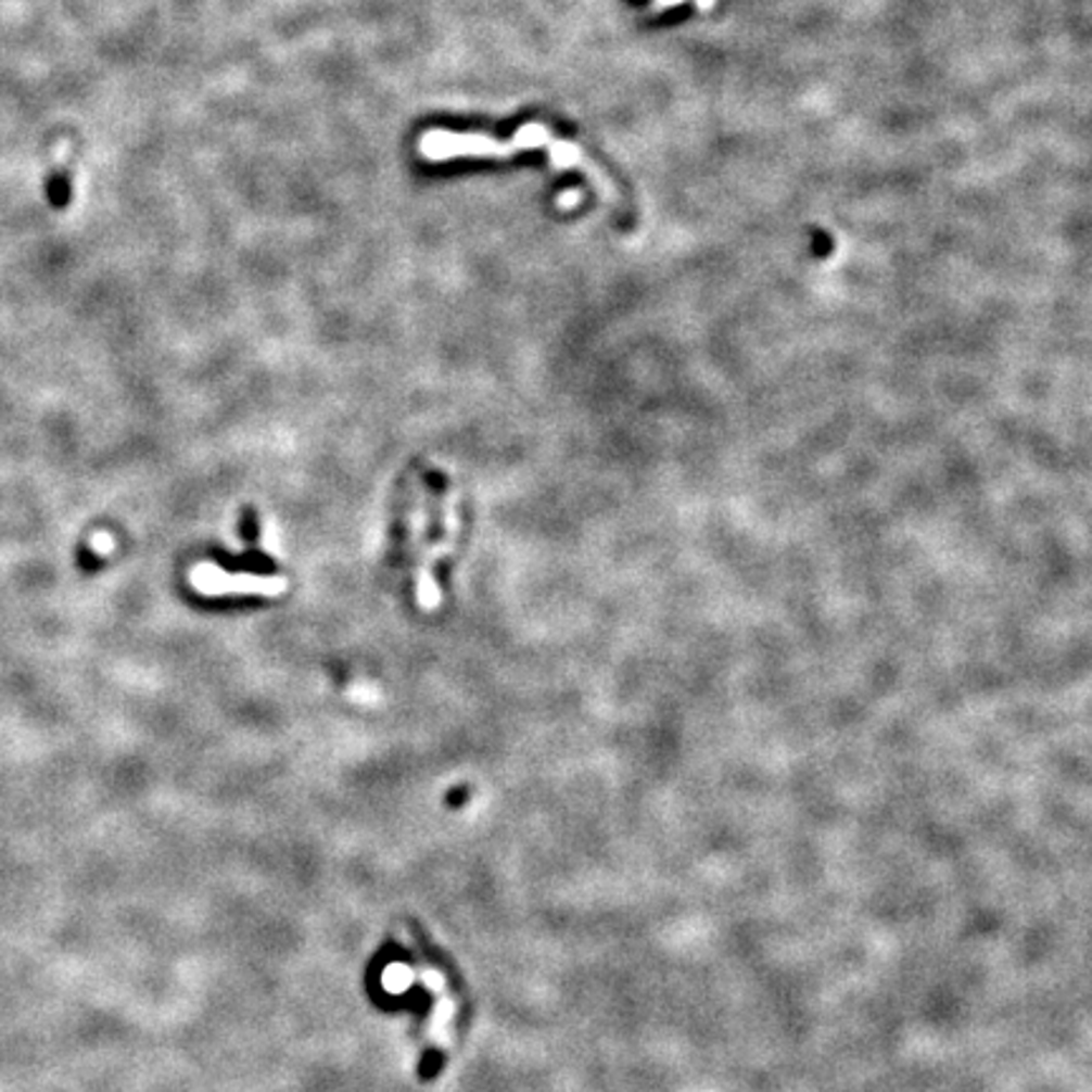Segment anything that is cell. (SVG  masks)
<instances>
[{"label": "cell", "mask_w": 1092, "mask_h": 1092, "mask_svg": "<svg viewBox=\"0 0 1092 1092\" xmlns=\"http://www.w3.org/2000/svg\"><path fill=\"white\" fill-rule=\"evenodd\" d=\"M94 551L99 554H106V551H112V536L110 534H97L94 536Z\"/></svg>", "instance_id": "5"}, {"label": "cell", "mask_w": 1092, "mask_h": 1092, "mask_svg": "<svg viewBox=\"0 0 1092 1092\" xmlns=\"http://www.w3.org/2000/svg\"><path fill=\"white\" fill-rule=\"evenodd\" d=\"M557 137L551 135L549 127L544 125H524L511 140H494L486 135H458L445 132V129H433V132L422 135L418 152L422 157L441 163V160L453 157H511L524 150H546L551 152L557 148Z\"/></svg>", "instance_id": "1"}, {"label": "cell", "mask_w": 1092, "mask_h": 1092, "mask_svg": "<svg viewBox=\"0 0 1092 1092\" xmlns=\"http://www.w3.org/2000/svg\"><path fill=\"white\" fill-rule=\"evenodd\" d=\"M192 584L205 595H281L287 589L283 580H261V576H233L220 572L215 564H198L190 572Z\"/></svg>", "instance_id": "2"}, {"label": "cell", "mask_w": 1092, "mask_h": 1092, "mask_svg": "<svg viewBox=\"0 0 1092 1092\" xmlns=\"http://www.w3.org/2000/svg\"><path fill=\"white\" fill-rule=\"evenodd\" d=\"M582 200V192L580 190H567V192H561V195L557 198V205L561 207V211H567V207H574L576 203Z\"/></svg>", "instance_id": "4"}, {"label": "cell", "mask_w": 1092, "mask_h": 1092, "mask_svg": "<svg viewBox=\"0 0 1092 1092\" xmlns=\"http://www.w3.org/2000/svg\"><path fill=\"white\" fill-rule=\"evenodd\" d=\"M72 170H74V155L68 150V144H64V150L59 152L56 165L49 173V180H46V198L53 211H66L68 203H72Z\"/></svg>", "instance_id": "3"}]
</instances>
